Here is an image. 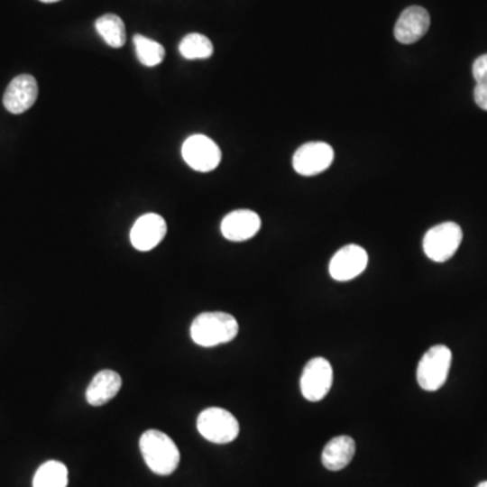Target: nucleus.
Returning a JSON list of instances; mask_svg holds the SVG:
<instances>
[{"label":"nucleus","mask_w":487,"mask_h":487,"mask_svg":"<svg viewBox=\"0 0 487 487\" xmlns=\"http://www.w3.org/2000/svg\"><path fill=\"white\" fill-rule=\"evenodd\" d=\"M133 42H134L135 53H137V59L140 60L141 64L145 65V67H156V65L161 64L165 56V49L161 43L141 34H135Z\"/></svg>","instance_id":"19"},{"label":"nucleus","mask_w":487,"mask_h":487,"mask_svg":"<svg viewBox=\"0 0 487 487\" xmlns=\"http://www.w3.org/2000/svg\"><path fill=\"white\" fill-rule=\"evenodd\" d=\"M197 427L202 437L214 444L232 443L240 433L237 418L221 408L205 409L198 416Z\"/></svg>","instance_id":"4"},{"label":"nucleus","mask_w":487,"mask_h":487,"mask_svg":"<svg viewBox=\"0 0 487 487\" xmlns=\"http://www.w3.org/2000/svg\"><path fill=\"white\" fill-rule=\"evenodd\" d=\"M140 449L146 465L157 475H170L180 462L178 446L170 436L160 430H146L141 436Z\"/></svg>","instance_id":"1"},{"label":"nucleus","mask_w":487,"mask_h":487,"mask_svg":"<svg viewBox=\"0 0 487 487\" xmlns=\"http://www.w3.org/2000/svg\"><path fill=\"white\" fill-rule=\"evenodd\" d=\"M452 352L448 346L435 345L425 352L417 367V381L425 391H437L448 378Z\"/></svg>","instance_id":"3"},{"label":"nucleus","mask_w":487,"mask_h":487,"mask_svg":"<svg viewBox=\"0 0 487 487\" xmlns=\"http://www.w3.org/2000/svg\"><path fill=\"white\" fill-rule=\"evenodd\" d=\"M40 2H43V3H54V2H59V0H40Z\"/></svg>","instance_id":"21"},{"label":"nucleus","mask_w":487,"mask_h":487,"mask_svg":"<svg viewBox=\"0 0 487 487\" xmlns=\"http://www.w3.org/2000/svg\"><path fill=\"white\" fill-rule=\"evenodd\" d=\"M68 470L65 464L57 460H49L40 465L34 479L32 487H67Z\"/></svg>","instance_id":"17"},{"label":"nucleus","mask_w":487,"mask_h":487,"mask_svg":"<svg viewBox=\"0 0 487 487\" xmlns=\"http://www.w3.org/2000/svg\"><path fill=\"white\" fill-rule=\"evenodd\" d=\"M473 75L476 81L473 99L482 110L487 111V54H482L475 60Z\"/></svg>","instance_id":"20"},{"label":"nucleus","mask_w":487,"mask_h":487,"mask_svg":"<svg viewBox=\"0 0 487 487\" xmlns=\"http://www.w3.org/2000/svg\"><path fill=\"white\" fill-rule=\"evenodd\" d=\"M262 227L259 214L252 210H235L222 219L221 232L224 237L234 243L249 240Z\"/></svg>","instance_id":"13"},{"label":"nucleus","mask_w":487,"mask_h":487,"mask_svg":"<svg viewBox=\"0 0 487 487\" xmlns=\"http://www.w3.org/2000/svg\"><path fill=\"white\" fill-rule=\"evenodd\" d=\"M189 332L195 344L210 348L232 341L238 335V322L232 314L210 311L199 314Z\"/></svg>","instance_id":"2"},{"label":"nucleus","mask_w":487,"mask_h":487,"mask_svg":"<svg viewBox=\"0 0 487 487\" xmlns=\"http://www.w3.org/2000/svg\"><path fill=\"white\" fill-rule=\"evenodd\" d=\"M429 26V13L419 5H411L400 14L395 23V40L405 45H410L421 40L427 34Z\"/></svg>","instance_id":"11"},{"label":"nucleus","mask_w":487,"mask_h":487,"mask_svg":"<svg viewBox=\"0 0 487 487\" xmlns=\"http://www.w3.org/2000/svg\"><path fill=\"white\" fill-rule=\"evenodd\" d=\"M333 159H335V152L329 143L308 142L295 152L292 165L299 175L314 176L327 170Z\"/></svg>","instance_id":"8"},{"label":"nucleus","mask_w":487,"mask_h":487,"mask_svg":"<svg viewBox=\"0 0 487 487\" xmlns=\"http://www.w3.org/2000/svg\"><path fill=\"white\" fill-rule=\"evenodd\" d=\"M356 444L349 436H337L325 446L322 451V464L330 471H340L354 459Z\"/></svg>","instance_id":"15"},{"label":"nucleus","mask_w":487,"mask_h":487,"mask_svg":"<svg viewBox=\"0 0 487 487\" xmlns=\"http://www.w3.org/2000/svg\"><path fill=\"white\" fill-rule=\"evenodd\" d=\"M37 96V80L32 75H19L8 84L3 105L11 114H22L32 107Z\"/></svg>","instance_id":"12"},{"label":"nucleus","mask_w":487,"mask_h":487,"mask_svg":"<svg viewBox=\"0 0 487 487\" xmlns=\"http://www.w3.org/2000/svg\"><path fill=\"white\" fill-rule=\"evenodd\" d=\"M333 383V368L325 357H313L303 368L300 391L310 402L324 400Z\"/></svg>","instance_id":"6"},{"label":"nucleus","mask_w":487,"mask_h":487,"mask_svg":"<svg viewBox=\"0 0 487 487\" xmlns=\"http://www.w3.org/2000/svg\"><path fill=\"white\" fill-rule=\"evenodd\" d=\"M97 34L111 48H122L126 42V29L124 21L115 14H106L95 22Z\"/></svg>","instance_id":"16"},{"label":"nucleus","mask_w":487,"mask_h":487,"mask_svg":"<svg viewBox=\"0 0 487 487\" xmlns=\"http://www.w3.org/2000/svg\"><path fill=\"white\" fill-rule=\"evenodd\" d=\"M181 56L187 60L208 59L213 54L214 48L211 41L199 32L187 34L179 45Z\"/></svg>","instance_id":"18"},{"label":"nucleus","mask_w":487,"mask_h":487,"mask_svg":"<svg viewBox=\"0 0 487 487\" xmlns=\"http://www.w3.org/2000/svg\"><path fill=\"white\" fill-rule=\"evenodd\" d=\"M368 264V254L362 246H343L330 260L329 273L335 280L348 281L359 276Z\"/></svg>","instance_id":"10"},{"label":"nucleus","mask_w":487,"mask_h":487,"mask_svg":"<svg viewBox=\"0 0 487 487\" xmlns=\"http://www.w3.org/2000/svg\"><path fill=\"white\" fill-rule=\"evenodd\" d=\"M181 156L187 165L198 172H210L221 162V151L218 145L203 134L187 138L181 146Z\"/></svg>","instance_id":"7"},{"label":"nucleus","mask_w":487,"mask_h":487,"mask_svg":"<svg viewBox=\"0 0 487 487\" xmlns=\"http://www.w3.org/2000/svg\"><path fill=\"white\" fill-rule=\"evenodd\" d=\"M167 234V222L159 214L141 216L130 230V241L137 251L148 252L156 248Z\"/></svg>","instance_id":"9"},{"label":"nucleus","mask_w":487,"mask_h":487,"mask_svg":"<svg viewBox=\"0 0 487 487\" xmlns=\"http://www.w3.org/2000/svg\"><path fill=\"white\" fill-rule=\"evenodd\" d=\"M476 487H487V481L486 482H482V483H479L478 486Z\"/></svg>","instance_id":"22"},{"label":"nucleus","mask_w":487,"mask_h":487,"mask_svg":"<svg viewBox=\"0 0 487 487\" xmlns=\"http://www.w3.org/2000/svg\"><path fill=\"white\" fill-rule=\"evenodd\" d=\"M122 387V378L113 370H102L92 378L87 387V402L92 406H102L110 402Z\"/></svg>","instance_id":"14"},{"label":"nucleus","mask_w":487,"mask_h":487,"mask_svg":"<svg viewBox=\"0 0 487 487\" xmlns=\"http://www.w3.org/2000/svg\"><path fill=\"white\" fill-rule=\"evenodd\" d=\"M462 240L463 232L459 225L455 222H444L427 230L422 246H424L425 254L430 260L444 262L456 253Z\"/></svg>","instance_id":"5"}]
</instances>
